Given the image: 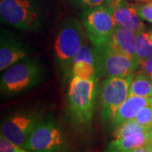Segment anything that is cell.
<instances>
[{
  "mask_svg": "<svg viewBox=\"0 0 152 152\" xmlns=\"http://www.w3.org/2000/svg\"><path fill=\"white\" fill-rule=\"evenodd\" d=\"M44 70L37 59L26 58L6 69L1 75V93L14 96L37 86L43 80Z\"/></svg>",
  "mask_w": 152,
  "mask_h": 152,
  "instance_id": "obj_1",
  "label": "cell"
},
{
  "mask_svg": "<svg viewBox=\"0 0 152 152\" xmlns=\"http://www.w3.org/2000/svg\"><path fill=\"white\" fill-rule=\"evenodd\" d=\"M85 43V33L77 19L69 17L61 23L55 38L54 53L58 64L64 73L72 70L74 59Z\"/></svg>",
  "mask_w": 152,
  "mask_h": 152,
  "instance_id": "obj_2",
  "label": "cell"
},
{
  "mask_svg": "<svg viewBox=\"0 0 152 152\" xmlns=\"http://www.w3.org/2000/svg\"><path fill=\"white\" fill-rule=\"evenodd\" d=\"M97 95L96 79L84 80L73 76L68 91L71 117L78 124H87L93 118Z\"/></svg>",
  "mask_w": 152,
  "mask_h": 152,
  "instance_id": "obj_3",
  "label": "cell"
},
{
  "mask_svg": "<svg viewBox=\"0 0 152 152\" xmlns=\"http://www.w3.org/2000/svg\"><path fill=\"white\" fill-rule=\"evenodd\" d=\"M23 147L31 152H68V142L60 125L51 117L41 120Z\"/></svg>",
  "mask_w": 152,
  "mask_h": 152,
  "instance_id": "obj_4",
  "label": "cell"
},
{
  "mask_svg": "<svg viewBox=\"0 0 152 152\" xmlns=\"http://www.w3.org/2000/svg\"><path fill=\"white\" fill-rule=\"evenodd\" d=\"M3 21L22 31H36L42 25V16L33 0H0Z\"/></svg>",
  "mask_w": 152,
  "mask_h": 152,
  "instance_id": "obj_5",
  "label": "cell"
},
{
  "mask_svg": "<svg viewBox=\"0 0 152 152\" xmlns=\"http://www.w3.org/2000/svg\"><path fill=\"white\" fill-rule=\"evenodd\" d=\"M82 20L87 37L94 48L110 42L116 29L113 10L110 4L88 9L83 13Z\"/></svg>",
  "mask_w": 152,
  "mask_h": 152,
  "instance_id": "obj_6",
  "label": "cell"
},
{
  "mask_svg": "<svg viewBox=\"0 0 152 152\" xmlns=\"http://www.w3.org/2000/svg\"><path fill=\"white\" fill-rule=\"evenodd\" d=\"M96 77H124L133 75L139 67L134 58L112 48L108 44L94 48Z\"/></svg>",
  "mask_w": 152,
  "mask_h": 152,
  "instance_id": "obj_7",
  "label": "cell"
},
{
  "mask_svg": "<svg viewBox=\"0 0 152 152\" xmlns=\"http://www.w3.org/2000/svg\"><path fill=\"white\" fill-rule=\"evenodd\" d=\"M133 75L107 78L97 87V96L104 121L111 122L117 110L129 96Z\"/></svg>",
  "mask_w": 152,
  "mask_h": 152,
  "instance_id": "obj_8",
  "label": "cell"
},
{
  "mask_svg": "<svg viewBox=\"0 0 152 152\" xmlns=\"http://www.w3.org/2000/svg\"><path fill=\"white\" fill-rule=\"evenodd\" d=\"M42 119V113L38 111L15 112L2 122L1 134L13 144L23 147L29 135Z\"/></svg>",
  "mask_w": 152,
  "mask_h": 152,
  "instance_id": "obj_9",
  "label": "cell"
},
{
  "mask_svg": "<svg viewBox=\"0 0 152 152\" xmlns=\"http://www.w3.org/2000/svg\"><path fill=\"white\" fill-rule=\"evenodd\" d=\"M110 4L113 7L116 26L129 28L137 34L145 31V26L133 4L127 0H113Z\"/></svg>",
  "mask_w": 152,
  "mask_h": 152,
  "instance_id": "obj_10",
  "label": "cell"
},
{
  "mask_svg": "<svg viewBox=\"0 0 152 152\" xmlns=\"http://www.w3.org/2000/svg\"><path fill=\"white\" fill-rule=\"evenodd\" d=\"M28 50L16 39L2 32L0 43V70H5L11 65L26 59Z\"/></svg>",
  "mask_w": 152,
  "mask_h": 152,
  "instance_id": "obj_11",
  "label": "cell"
},
{
  "mask_svg": "<svg viewBox=\"0 0 152 152\" xmlns=\"http://www.w3.org/2000/svg\"><path fill=\"white\" fill-rule=\"evenodd\" d=\"M71 74L73 76L84 80H92L97 78L95 66L94 50L86 43L82 46L75 56L73 62Z\"/></svg>",
  "mask_w": 152,
  "mask_h": 152,
  "instance_id": "obj_12",
  "label": "cell"
},
{
  "mask_svg": "<svg viewBox=\"0 0 152 152\" xmlns=\"http://www.w3.org/2000/svg\"><path fill=\"white\" fill-rule=\"evenodd\" d=\"M152 103V97L129 96L124 103L117 110L111 124L116 128L121 124L129 120L134 119L138 113L144 107Z\"/></svg>",
  "mask_w": 152,
  "mask_h": 152,
  "instance_id": "obj_13",
  "label": "cell"
},
{
  "mask_svg": "<svg viewBox=\"0 0 152 152\" xmlns=\"http://www.w3.org/2000/svg\"><path fill=\"white\" fill-rule=\"evenodd\" d=\"M137 33L130 29L116 26L112 40L108 45L114 50L130 58H135Z\"/></svg>",
  "mask_w": 152,
  "mask_h": 152,
  "instance_id": "obj_14",
  "label": "cell"
},
{
  "mask_svg": "<svg viewBox=\"0 0 152 152\" xmlns=\"http://www.w3.org/2000/svg\"><path fill=\"white\" fill-rule=\"evenodd\" d=\"M150 132V131H149ZM149 132H137L109 142L105 152H129L150 143Z\"/></svg>",
  "mask_w": 152,
  "mask_h": 152,
  "instance_id": "obj_15",
  "label": "cell"
},
{
  "mask_svg": "<svg viewBox=\"0 0 152 152\" xmlns=\"http://www.w3.org/2000/svg\"><path fill=\"white\" fill-rule=\"evenodd\" d=\"M129 96L152 97V78L142 71L134 74L129 88Z\"/></svg>",
  "mask_w": 152,
  "mask_h": 152,
  "instance_id": "obj_16",
  "label": "cell"
},
{
  "mask_svg": "<svg viewBox=\"0 0 152 152\" xmlns=\"http://www.w3.org/2000/svg\"><path fill=\"white\" fill-rule=\"evenodd\" d=\"M152 56V42L149 33L142 31L137 34L134 59L140 65L142 61Z\"/></svg>",
  "mask_w": 152,
  "mask_h": 152,
  "instance_id": "obj_17",
  "label": "cell"
},
{
  "mask_svg": "<svg viewBox=\"0 0 152 152\" xmlns=\"http://www.w3.org/2000/svg\"><path fill=\"white\" fill-rule=\"evenodd\" d=\"M150 130H151L150 129L141 125L134 118V119L126 121L118 126H117L114 130L113 136L115 137V139H118V138H123V137L129 135L137 132H145V131L149 132Z\"/></svg>",
  "mask_w": 152,
  "mask_h": 152,
  "instance_id": "obj_18",
  "label": "cell"
},
{
  "mask_svg": "<svg viewBox=\"0 0 152 152\" xmlns=\"http://www.w3.org/2000/svg\"><path fill=\"white\" fill-rule=\"evenodd\" d=\"M135 120L148 129L152 128V103L144 107L138 113Z\"/></svg>",
  "mask_w": 152,
  "mask_h": 152,
  "instance_id": "obj_19",
  "label": "cell"
},
{
  "mask_svg": "<svg viewBox=\"0 0 152 152\" xmlns=\"http://www.w3.org/2000/svg\"><path fill=\"white\" fill-rule=\"evenodd\" d=\"M133 4L141 20L152 24V0L145 3H136Z\"/></svg>",
  "mask_w": 152,
  "mask_h": 152,
  "instance_id": "obj_20",
  "label": "cell"
},
{
  "mask_svg": "<svg viewBox=\"0 0 152 152\" xmlns=\"http://www.w3.org/2000/svg\"><path fill=\"white\" fill-rule=\"evenodd\" d=\"M0 152H31L25 149L24 147L19 146L12 142L9 141L6 138L1 134L0 136Z\"/></svg>",
  "mask_w": 152,
  "mask_h": 152,
  "instance_id": "obj_21",
  "label": "cell"
},
{
  "mask_svg": "<svg viewBox=\"0 0 152 152\" xmlns=\"http://www.w3.org/2000/svg\"><path fill=\"white\" fill-rule=\"evenodd\" d=\"M140 71L152 78V56L142 61L141 64H140Z\"/></svg>",
  "mask_w": 152,
  "mask_h": 152,
  "instance_id": "obj_22",
  "label": "cell"
},
{
  "mask_svg": "<svg viewBox=\"0 0 152 152\" xmlns=\"http://www.w3.org/2000/svg\"><path fill=\"white\" fill-rule=\"evenodd\" d=\"M113 0H82V2L90 8H96L109 4Z\"/></svg>",
  "mask_w": 152,
  "mask_h": 152,
  "instance_id": "obj_23",
  "label": "cell"
},
{
  "mask_svg": "<svg viewBox=\"0 0 152 152\" xmlns=\"http://www.w3.org/2000/svg\"><path fill=\"white\" fill-rule=\"evenodd\" d=\"M129 152H152V145L151 143H149L144 146L136 148L133 151H130Z\"/></svg>",
  "mask_w": 152,
  "mask_h": 152,
  "instance_id": "obj_24",
  "label": "cell"
},
{
  "mask_svg": "<svg viewBox=\"0 0 152 152\" xmlns=\"http://www.w3.org/2000/svg\"><path fill=\"white\" fill-rule=\"evenodd\" d=\"M149 139H150V143L152 145V128L149 132Z\"/></svg>",
  "mask_w": 152,
  "mask_h": 152,
  "instance_id": "obj_25",
  "label": "cell"
},
{
  "mask_svg": "<svg viewBox=\"0 0 152 152\" xmlns=\"http://www.w3.org/2000/svg\"><path fill=\"white\" fill-rule=\"evenodd\" d=\"M139 3H145V2H149V1H151V0H135Z\"/></svg>",
  "mask_w": 152,
  "mask_h": 152,
  "instance_id": "obj_26",
  "label": "cell"
},
{
  "mask_svg": "<svg viewBox=\"0 0 152 152\" xmlns=\"http://www.w3.org/2000/svg\"><path fill=\"white\" fill-rule=\"evenodd\" d=\"M149 35H150V38H151V42H152V31H151V32L149 33Z\"/></svg>",
  "mask_w": 152,
  "mask_h": 152,
  "instance_id": "obj_27",
  "label": "cell"
}]
</instances>
